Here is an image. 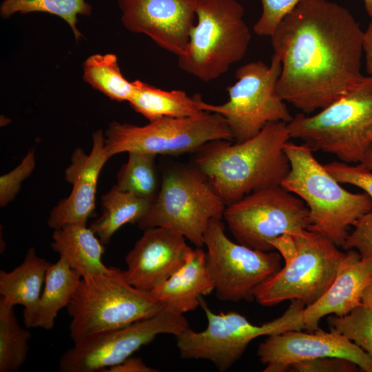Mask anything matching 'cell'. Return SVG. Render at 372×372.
Masks as SVG:
<instances>
[{
  "instance_id": "obj_1",
  "label": "cell",
  "mask_w": 372,
  "mask_h": 372,
  "mask_svg": "<svg viewBox=\"0 0 372 372\" xmlns=\"http://www.w3.org/2000/svg\"><path fill=\"white\" fill-rule=\"evenodd\" d=\"M281 63L277 91L305 114L359 85L364 31L350 11L329 0H301L271 34Z\"/></svg>"
},
{
  "instance_id": "obj_2",
  "label": "cell",
  "mask_w": 372,
  "mask_h": 372,
  "mask_svg": "<svg viewBox=\"0 0 372 372\" xmlns=\"http://www.w3.org/2000/svg\"><path fill=\"white\" fill-rule=\"evenodd\" d=\"M290 138L287 123H270L242 142L219 139L207 143L196 152L195 167L227 206L251 193L281 184L290 169L284 150Z\"/></svg>"
},
{
  "instance_id": "obj_3",
  "label": "cell",
  "mask_w": 372,
  "mask_h": 372,
  "mask_svg": "<svg viewBox=\"0 0 372 372\" xmlns=\"http://www.w3.org/2000/svg\"><path fill=\"white\" fill-rule=\"evenodd\" d=\"M284 150L290 169L280 185L308 207L311 224L307 230L341 247L350 227L372 211V199L365 192L352 193L342 187L307 145L288 141Z\"/></svg>"
},
{
  "instance_id": "obj_4",
  "label": "cell",
  "mask_w": 372,
  "mask_h": 372,
  "mask_svg": "<svg viewBox=\"0 0 372 372\" xmlns=\"http://www.w3.org/2000/svg\"><path fill=\"white\" fill-rule=\"evenodd\" d=\"M291 138L340 161H362L372 147V75L317 114H297L287 123Z\"/></svg>"
},
{
  "instance_id": "obj_5",
  "label": "cell",
  "mask_w": 372,
  "mask_h": 372,
  "mask_svg": "<svg viewBox=\"0 0 372 372\" xmlns=\"http://www.w3.org/2000/svg\"><path fill=\"white\" fill-rule=\"evenodd\" d=\"M191 28L178 65L203 82L225 74L245 55L251 38L244 8L236 0H196Z\"/></svg>"
},
{
  "instance_id": "obj_6",
  "label": "cell",
  "mask_w": 372,
  "mask_h": 372,
  "mask_svg": "<svg viewBox=\"0 0 372 372\" xmlns=\"http://www.w3.org/2000/svg\"><path fill=\"white\" fill-rule=\"evenodd\" d=\"M74 343L107 330L125 327L152 316L163 309L151 291L130 285L123 271L114 267L82 278L66 307Z\"/></svg>"
},
{
  "instance_id": "obj_7",
  "label": "cell",
  "mask_w": 372,
  "mask_h": 372,
  "mask_svg": "<svg viewBox=\"0 0 372 372\" xmlns=\"http://www.w3.org/2000/svg\"><path fill=\"white\" fill-rule=\"evenodd\" d=\"M207 320L201 331L189 328L176 336V347L182 359L207 360L220 371L230 369L255 338L291 330L305 329L303 312L305 304L293 300L282 315L260 325L251 323L239 313H216L201 298L200 306Z\"/></svg>"
},
{
  "instance_id": "obj_8",
  "label": "cell",
  "mask_w": 372,
  "mask_h": 372,
  "mask_svg": "<svg viewBox=\"0 0 372 372\" xmlns=\"http://www.w3.org/2000/svg\"><path fill=\"white\" fill-rule=\"evenodd\" d=\"M225 207L211 183L196 167H178L164 176L147 213L136 224L143 230L171 229L196 247H203L210 220H222Z\"/></svg>"
},
{
  "instance_id": "obj_9",
  "label": "cell",
  "mask_w": 372,
  "mask_h": 372,
  "mask_svg": "<svg viewBox=\"0 0 372 372\" xmlns=\"http://www.w3.org/2000/svg\"><path fill=\"white\" fill-rule=\"evenodd\" d=\"M281 68L275 54L269 66L262 61L240 66L235 73L236 83L227 89L228 101L221 105L203 101V110L220 114L237 143L255 136L270 123H289L293 116L277 91Z\"/></svg>"
},
{
  "instance_id": "obj_10",
  "label": "cell",
  "mask_w": 372,
  "mask_h": 372,
  "mask_svg": "<svg viewBox=\"0 0 372 372\" xmlns=\"http://www.w3.org/2000/svg\"><path fill=\"white\" fill-rule=\"evenodd\" d=\"M105 135L110 158L123 152L176 155L196 152L211 141H233L225 118L210 112L196 117H164L142 126L112 121Z\"/></svg>"
},
{
  "instance_id": "obj_11",
  "label": "cell",
  "mask_w": 372,
  "mask_h": 372,
  "mask_svg": "<svg viewBox=\"0 0 372 372\" xmlns=\"http://www.w3.org/2000/svg\"><path fill=\"white\" fill-rule=\"evenodd\" d=\"M297 254L289 263L262 282L254 299L265 307L299 300L306 307L320 299L334 280L345 253L328 238L304 230L293 236Z\"/></svg>"
},
{
  "instance_id": "obj_12",
  "label": "cell",
  "mask_w": 372,
  "mask_h": 372,
  "mask_svg": "<svg viewBox=\"0 0 372 372\" xmlns=\"http://www.w3.org/2000/svg\"><path fill=\"white\" fill-rule=\"evenodd\" d=\"M223 218L238 243L263 251L273 250L270 242L274 238L301 235L311 224L305 203L280 185L227 205Z\"/></svg>"
},
{
  "instance_id": "obj_13",
  "label": "cell",
  "mask_w": 372,
  "mask_h": 372,
  "mask_svg": "<svg viewBox=\"0 0 372 372\" xmlns=\"http://www.w3.org/2000/svg\"><path fill=\"white\" fill-rule=\"evenodd\" d=\"M206 260L218 299L238 302L254 299L257 287L278 271L282 256L231 240L221 220H210L205 234Z\"/></svg>"
},
{
  "instance_id": "obj_14",
  "label": "cell",
  "mask_w": 372,
  "mask_h": 372,
  "mask_svg": "<svg viewBox=\"0 0 372 372\" xmlns=\"http://www.w3.org/2000/svg\"><path fill=\"white\" fill-rule=\"evenodd\" d=\"M189 328L183 314L163 309L155 315L123 327L86 336L63 353L61 372L105 371L120 364L160 334L178 335Z\"/></svg>"
},
{
  "instance_id": "obj_15",
  "label": "cell",
  "mask_w": 372,
  "mask_h": 372,
  "mask_svg": "<svg viewBox=\"0 0 372 372\" xmlns=\"http://www.w3.org/2000/svg\"><path fill=\"white\" fill-rule=\"evenodd\" d=\"M321 329L303 332L291 330L267 335L259 344L257 355L264 372H284L293 363L322 357H339L372 372V356L342 334Z\"/></svg>"
},
{
  "instance_id": "obj_16",
  "label": "cell",
  "mask_w": 372,
  "mask_h": 372,
  "mask_svg": "<svg viewBox=\"0 0 372 372\" xmlns=\"http://www.w3.org/2000/svg\"><path fill=\"white\" fill-rule=\"evenodd\" d=\"M196 0H117L123 26L177 55L186 48Z\"/></svg>"
},
{
  "instance_id": "obj_17",
  "label": "cell",
  "mask_w": 372,
  "mask_h": 372,
  "mask_svg": "<svg viewBox=\"0 0 372 372\" xmlns=\"http://www.w3.org/2000/svg\"><path fill=\"white\" fill-rule=\"evenodd\" d=\"M180 233L162 227L144 229L125 257L127 282L144 291H152L178 271L194 250Z\"/></svg>"
},
{
  "instance_id": "obj_18",
  "label": "cell",
  "mask_w": 372,
  "mask_h": 372,
  "mask_svg": "<svg viewBox=\"0 0 372 372\" xmlns=\"http://www.w3.org/2000/svg\"><path fill=\"white\" fill-rule=\"evenodd\" d=\"M110 158L106 152L105 137L99 130L92 134V148L87 154L81 147L73 152L65 179L72 185L70 195L61 200L50 213L47 223L53 229L65 225L87 224L95 208L99 176Z\"/></svg>"
},
{
  "instance_id": "obj_19",
  "label": "cell",
  "mask_w": 372,
  "mask_h": 372,
  "mask_svg": "<svg viewBox=\"0 0 372 372\" xmlns=\"http://www.w3.org/2000/svg\"><path fill=\"white\" fill-rule=\"evenodd\" d=\"M371 280L372 258H362L357 251L347 250L331 286L320 299L305 307V329L314 331L324 316H342L361 305L362 293Z\"/></svg>"
},
{
  "instance_id": "obj_20",
  "label": "cell",
  "mask_w": 372,
  "mask_h": 372,
  "mask_svg": "<svg viewBox=\"0 0 372 372\" xmlns=\"http://www.w3.org/2000/svg\"><path fill=\"white\" fill-rule=\"evenodd\" d=\"M214 291L202 247L194 249L187 262L151 292L167 310L184 315L200 306L203 296Z\"/></svg>"
},
{
  "instance_id": "obj_21",
  "label": "cell",
  "mask_w": 372,
  "mask_h": 372,
  "mask_svg": "<svg viewBox=\"0 0 372 372\" xmlns=\"http://www.w3.org/2000/svg\"><path fill=\"white\" fill-rule=\"evenodd\" d=\"M50 265L37 254L34 247H30L19 266L10 271H0L1 298L14 306L24 307L23 322L28 328H33Z\"/></svg>"
},
{
  "instance_id": "obj_22",
  "label": "cell",
  "mask_w": 372,
  "mask_h": 372,
  "mask_svg": "<svg viewBox=\"0 0 372 372\" xmlns=\"http://www.w3.org/2000/svg\"><path fill=\"white\" fill-rule=\"evenodd\" d=\"M51 248L82 278L99 274L109 269L102 261L104 245L86 225L68 224L54 229Z\"/></svg>"
},
{
  "instance_id": "obj_23",
  "label": "cell",
  "mask_w": 372,
  "mask_h": 372,
  "mask_svg": "<svg viewBox=\"0 0 372 372\" xmlns=\"http://www.w3.org/2000/svg\"><path fill=\"white\" fill-rule=\"evenodd\" d=\"M133 83L134 91L128 103L149 121L164 117H196L206 112L200 95L191 96L183 90H161L138 79Z\"/></svg>"
},
{
  "instance_id": "obj_24",
  "label": "cell",
  "mask_w": 372,
  "mask_h": 372,
  "mask_svg": "<svg viewBox=\"0 0 372 372\" xmlns=\"http://www.w3.org/2000/svg\"><path fill=\"white\" fill-rule=\"evenodd\" d=\"M81 278L62 257L55 263H50L46 271L33 328L50 330L54 327L59 311L70 303Z\"/></svg>"
},
{
  "instance_id": "obj_25",
  "label": "cell",
  "mask_w": 372,
  "mask_h": 372,
  "mask_svg": "<svg viewBox=\"0 0 372 372\" xmlns=\"http://www.w3.org/2000/svg\"><path fill=\"white\" fill-rule=\"evenodd\" d=\"M152 202L116 185L101 196L103 214L90 228L105 245L115 232L127 223H137L148 211Z\"/></svg>"
},
{
  "instance_id": "obj_26",
  "label": "cell",
  "mask_w": 372,
  "mask_h": 372,
  "mask_svg": "<svg viewBox=\"0 0 372 372\" xmlns=\"http://www.w3.org/2000/svg\"><path fill=\"white\" fill-rule=\"evenodd\" d=\"M83 80L111 100L127 101L134 91L133 81L130 82L121 72L114 54H95L83 63Z\"/></svg>"
},
{
  "instance_id": "obj_27",
  "label": "cell",
  "mask_w": 372,
  "mask_h": 372,
  "mask_svg": "<svg viewBox=\"0 0 372 372\" xmlns=\"http://www.w3.org/2000/svg\"><path fill=\"white\" fill-rule=\"evenodd\" d=\"M31 333L17 322L14 305L0 298V372L18 371L25 363Z\"/></svg>"
},
{
  "instance_id": "obj_28",
  "label": "cell",
  "mask_w": 372,
  "mask_h": 372,
  "mask_svg": "<svg viewBox=\"0 0 372 372\" xmlns=\"http://www.w3.org/2000/svg\"><path fill=\"white\" fill-rule=\"evenodd\" d=\"M92 10V6L85 0H3L0 6V15L3 19L18 12H41L56 15L69 25L77 42L83 37L76 27L77 16L90 15Z\"/></svg>"
},
{
  "instance_id": "obj_29",
  "label": "cell",
  "mask_w": 372,
  "mask_h": 372,
  "mask_svg": "<svg viewBox=\"0 0 372 372\" xmlns=\"http://www.w3.org/2000/svg\"><path fill=\"white\" fill-rule=\"evenodd\" d=\"M156 156L143 152H129L127 162L118 172L116 187L152 203L158 192Z\"/></svg>"
},
{
  "instance_id": "obj_30",
  "label": "cell",
  "mask_w": 372,
  "mask_h": 372,
  "mask_svg": "<svg viewBox=\"0 0 372 372\" xmlns=\"http://www.w3.org/2000/svg\"><path fill=\"white\" fill-rule=\"evenodd\" d=\"M330 330L335 331L372 356V311L362 304L348 314L330 315L327 318Z\"/></svg>"
},
{
  "instance_id": "obj_31",
  "label": "cell",
  "mask_w": 372,
  "mask_h": 372,
  "mask_svg": "<svg viewBox=\"0 0 372 372\" xmlns=\"http://www.w3.org/2000/svg\"><path fill=\"white\" fill-rule=\"evenodd\" d=\"M340 184H349L362 189L372 199V171L362 163L333 161L324 165Z\"/></svg>"
},
{
  "instance_id": "obj_32",
  "label": "cell",
  "mask_w": 372,
  "mask_h": 372,
  "mask_svg": "<svg viewBox=\"0 0 372 372\" xmlns=\"http://www.w3.org/2000/svg\"><path fill=\"white\" fill-rule=\"evenodd\" d=\"M301 0H260L262 13L254 25V32L260 37H271L282 19Z\"/></svg>"
},
{
  "instance_id": "obj_33",
  "label": "cell",
  "mask_w": 372,
  "mask_h": 372,
  "mask_svg": "<svg viewBox=\"0 0 372 372\" xmlns=\"http://www.w3.org/2000/svg\"><path fill=\"white\" fill-rule=\"evenodd\" d=\"M36 166L35 154L31 149L20 164L10 172L0 177V206L11 203L20 190L21 184L32 173Z\"/></svg>"
},
{
  "instance_id": "obj_34",
  "label": "cell",
  "mask_w": 372,
  "mask_h": 372,
  "mask_svg": "<svg viewBox=\"0 0 372 372\" xmlns=\"http://www.w3.org/2000/svg\"><path fill=\"white\" fill-rule=\"evenodd\" d=\"M341 245L344 250L354 249L362 258H372V211L359 218Z\"/></svg>"
},
{
  "instance_id": "obj_35",
  "label": "cell",
  "mask_w": 372,
  "mask_h": 372,
  "mask_svg": "<svg viewBox=\"0 0 372 372\" xmlns=\"http://www.w3.org/2000/svg\"><path fill=\"white\" fill-rule=\"evenodd\" d=\"M359 367L353 362L339 357H322L300 361L289 366L295 372H355Z\"/></svg>"
},
{
  "instance_id": "obj_36",
  "label": "cell",
  "mask_w": 372,
  "mask_h": 372,
  "mask_svg": "<svg viewBox=\"0 0 372 372\" xmlns=\"http://www.w3.org/2000/svg\"><path fill=\"white\" fill-rule=\"evenodd\" d=\"M270 244L273 250L277 251L285 260V264L291 262L297 254L295 238L290 234H283L274 238Z\"/></svg>"
},
{
  "instance_id": "obj_37",
  "label": "cell",
  "mask_w": 372,
  "mask_h": 372,
  "mask_svg": "<svg viewBox=\"0 0 372 372\" xmlns=\"http://www.w3.org/2000/svg\"><path fill=\"white\" fill-rule=\"evenodd\" d=\"M107 372H157L158 369L147 366L138 357L130 356L118 364L109 367Z\"/></svg>"
},
{
  "instance_id": "obj_38",
  "label": "cell",
  "mask_w": 372,
  "mask_h": 372,
  "mask_svg": "<svg viewBox=\"0 0 372 372\" xmlns=\"http://www.w3.org/2000/svg\"><path fill=\"white\" fill-rule=\"evenodd\" d=\"M363 50L366 71L368 75H372V19L364 31Z\"/></svg>"
},
{
  "instance_id": "obj_39",
  "label": "cell",
  "mask_w": 372,
  "mask_h": 372,
  "mask_svg": "<svg viewBox=\"0 0 372 372\" xmlns=\"http://www.w3.org/2000/svg\"><path fill=\"white\" fill-rule=\"evenodd\" d=\"M362 304L372 311V280L362 293Z\"/></svg>"
},
{
  "instance_id": "obj_40",
  "label": "cell",
  "mask_w": 372,
  "mask_h": 372,
  "mask_svg": "<svg viewBox=\"0 0 372 372\" xmlns=\"http://www.w3.org/2000/svg\"><path fill=\"white\" fill-rule=\"evenodd\" d=\"M360 163L372 171V147L367 152Z\"/></svg>"
},
{
  "instance_id": "obj_41",
  "label": "cell",
  "mask_w": 372,
  "mask_h": 372,
  "mask_svg": "<svg viewBox=\"0 0 372 372\" xmlns=\"http://www.w3.org/2000/svg\"><path fill=\"white\" fill-rule=\"evenodd\" d=\"M369 16L372 19V0H362Z\"/></svg>"
}]
</instances>
